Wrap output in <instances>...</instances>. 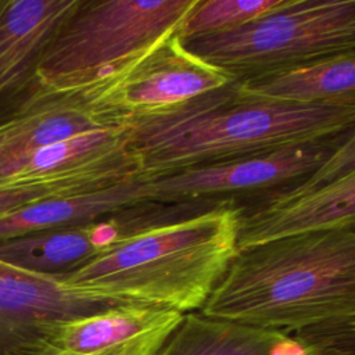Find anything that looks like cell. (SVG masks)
I'll list each match as a JSON object with an SVG mask.
<instances>
[{"mask_svg":"<svg viewBox=\"0 0 355 355\" xmlns=\"http://www.w3.org/2000/svg\"><path fill=\"white\" fill-rule=\"evenodd\" d=\"M355 107L298 105L245 96L236 80L162 115L123 128L139 175L153 179L191 166L337 139Z\"/></svg>","mask_w":355,"mask_h":355,"instance_id":"6da1fadb","label":"cell"},{"mask_svg":"<svg viewBox=\"0 0 355 355\" xmlns=\"http://www.w3.org/2000/svg\"><path fill=\"white\" fill-rule=\"evenodd\" d=\"M198 312L280 333L355 318V226L237 251Z\"/></svg>","mask_w":355,"mask_h":355,"instance_id":"7a4b0ae2","label":"cell"},{"mask_svg":"<svg viewBox=\"0 0 355 355\" xmlns=\"http://www.w3.org/2000/svg\"><path fill=\"white\" fill-rule=\"evenodd\" d=\"M232 200L139 230L61 277L101 301L197 312L237 252L240 208Z\"/></svg>","mask_w":355,"mask_h":355,"instance_id":"3957f363","label":"cell"},{"mask_svg":"<svg viewBox=\"0 0 355 355\" xmlns=\"http://www.w3.org/2000/svg\"><path fill=\"white\" fill-rule=\"evenodd\" d=\"M194 3L79 0L46 46L31 85L54 96H89L179 32Z\"/></svg>","mask_w":355,"mask_h":355,"instance_id":"277c9868","label":"cell"},{"mask_svg":"<svg viewBox=\"0 0 355 355\" xmlns=\"http://www.w3.org/2000/svg\"><path fill=\"white\" fill-rule=\"evenodd\" d=\"M183 44L234 80L355 51V0H283L236 29Z\"/></svg>","mask_w":355,"mask_h":355,"instance_id":"5b68a950","label":"cell"},{"mask_svg":"<svg viewBox=\"0 0 355 355\" xmlns=\"http://www.w3.org/2000/svg\"><path fill=\"white\" fill-rule=\"evenodd\" d=\"M355 226V132L306 176L240 208L237 251L268 241Z\"/></svg>","mask_w":355,"mask_h":355,"instance_id":"8992f818","label":"cell"},{"mask_svg":"<svg viewBox=\"0 0 355 355\" xmlns=\"http://www.w3.org/2000/svg\"><path fill=\"white\" fill-rule=\"evenodd\" d=\"M232 80L191 54L176 32L119 79L78 100L104 125L121 128L169 112Z\"/></svg>","mask_w":355,"mask_h":355,"instance_id":"52a82bcc","label":"cell"},{"mask_svg":"<svg viewBox=\"0 0 355 355\" xmlns=\"http://www.w3.org/2000/svg\"><path fill=\"white\" fill-rule=\"evenodd\" d=\"M348 133L337 139L191 166L153 179L141 178L143 197L157 202H205L280 189L315 171Z\"/></svg>","mask_w":355,"mask_h":355,"instance_id":"ba28073f","label":"cell"},{"mask_svg":"<svg viewBox=\"0 0 355 355\" xmlns=\"http://www.w3.org/2000/svg\"><path fill=\"white\" fill-rule=\"evenodd\" d=\"M183 316L153 305L115 304L57 322L37 340L57 355H158Z\"/></svg>","mask_w":355,"mask_h":355,"instance_id":"9c48e42d","label":"cell"},{"mask_svg":"<svg viewBox=\"0 0 355 355\" xmlns=\"http://www.w3.org/2000/svg\"><path fill=\"white\" fill-rule=\"evenodd\" d=\"M111 305L115 304L78 291L61 276L25 270L0 259V354L37 340L57 322Z\"/></svg>","mask_w":355,"mask_h":355,"instance_id":"30bf717a","label":"cell"},{"mask_svg":"<svg viewBox=\"0 0 355 355\" xmlns=\"http://www.w3.org/2000/svg\"><path fill=\"white\" fill-rule=\"evenodd\" d=\"M140 229L139 212L125 208L93 222L4 240L0 259L25 270L64 276Z\"/></svg>","mask_w":355,"mask_h":355,"instance_id":"8fae6325","label":"cell"},{"mask_svg":"<svg viewBox=\"0 0 355 355\" xmlns=\"http://www.w3.org/2000/svg\"><path fill=\"white\" fill-rule=\"evenodd\" d=\"M79 0H0V101L32 83L39 60Z\"/></svg>","mask_w":355,"mask_h":355,"instance_id":"7c38bea8","label":"cell"},{"mask_svg":"<svg viewBox=\"0 0 355 355\" xmlns=\"http://www.w3.org/2000/svg\"><path fill=\"white\" fill-rule=\"evenodd\" d=\"M0 115V173L18 158L76 135L110 128L78 98L54 96L29 85Z\"/></svg>","mask_w":355,"mask_h":355,"instance_id":"4fadbf2b","label":"cell"},{"mask_svg":"<svg viewBox=\"0 0 355 355\" xmlns=\"http://www.w3.org/2000/svg\"><path fill=\"white\" fill-rule=\"evenodd\" d=\"M236 85L245 96L270 101L355 107V51L266 71Z\"/></svg>","mask_w":355,"mask_h":355,"instance_id":"5bb4252c","label":"cell"},{"mask_svg":"<svg viewBox=\"0 0 355 355\" xmlns=\"http://www.w3.org/2000/svg\"><path fill=\"white\" fill-rule=\"evenodd\" d=\"M143 201L141 176L94 191L44 198L0 216V243L29 233L93 222Z\"/></svg>","mask_w":355,"mask_h":355,"instance_id":"9a60e30c","label":"cell"},{"mask_svg":"<svg viewBox=\"0 0 355 355\" xmlns=\"http://www.w3.org/2000/svg\"><path fill=\"white\" fill-rule=\"evenodd\" d=\"M280 331L184 313L158 355H272Z\"/></svg>","mask_w":355,"mask_h":355,"instance_id":"2e32d148","label":"cell"},{"mask_svg":"<svg viewBox=\"0 0 355 355\" xmlns=\"http://www.w3.org/2000/svg\"><path fill=\"white\" fill-rule=\"evenodd\" d=\"M283 0H196L179 29L182 42L236 29L279 7Z\"/></svg>","mask_w":355,"mask_h":355,"instance_id":"e0dca14e","label":"cell"},{"mask_svg":"<svg viewBox=\"0 0 355 355\" xmlns=\"http://www.w3.org/2000/svg\"><path fill=\"white\" fill-rule=\"evenodd\" d=\"M306 355H355V318L334 319L286 333Z\"/></svg>","mask_w":355,"mask_h":355,"instance_id":"ac0fdd59","label":"cell"},{"mask_svg":"<svg viewBox=\"0 0 355 355\" xmlns=\"http://www.w3.org/2000/svg\"><path fill=\"white\" fill-rule=\"evenodd\" d=\"M58 197L40 187H22V186H1L0 187V216L14 212L32 202Z\"/></svg>","mask_w":355,"mask_h":355,"instance_id":"d6986e66","label":"cell"},{"mask_svg":"<svg viewBox=\"0 0 355 355\" xmlns=\"http://www.w3.org/2000/svg\"><path fill=\"white\" fill-rule=\"evenodd\" d=\"M0 355H57L51 349H49L42 341L33 340L29 343L18 344L3 351Z\"/></svg>","mask_w":355,"mask_h":355,"instance_id":"ffe728a7","label":"cell"}]
</instances>
